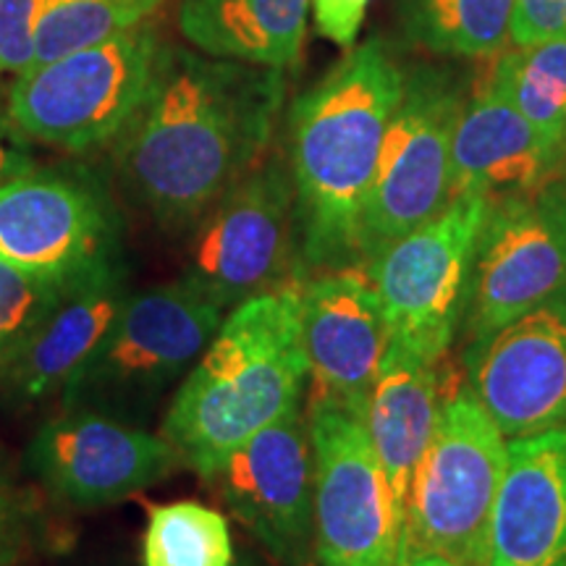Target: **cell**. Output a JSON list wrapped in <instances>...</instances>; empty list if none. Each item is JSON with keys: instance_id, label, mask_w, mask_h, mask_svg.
I'll return each instance as SVG.
<instances>
[{"instance_id": "obj_1", "label": "cell", "mask_w": 566, "mask_h": 566, "mask_svg": "<svg viewBox=\"0 0 566 566\" xmlns=\"http://www.w3.org/2000/svg\"><path fill=\"white\" fill-rule=\"evenodd\" d=\"M283 97V69L168 45L145 105L113 142L126 195L160 229H192L265 160Z\"/></svg>"}, {"instance_id": "obj_2", "label": "cell", "mask_w": 566, "mask_h": 566, "mask_svg": "<svg viewBox=\"0 0 566 566\" xmlns=\"http://www.w3.org/2000/svg\"><path fill=\"white\" fill-rule=\"evenodd\" d=\"M401 87V63L370 38L292 103L286 166L307 273L363 265L359 226Z\"/></svg>"}, {"instance_id": "obj_3", "label": "cell", "mask_w": 566, "mask_h": 566, "mask_svg": "<svg viewBox=\"0 0 566 566\" xmlns=\"http://www.w3.org/2000/svg\"><path fill=\"white\" fill-rule=\"evenodd\" d=\"M304 279L229 310L171 396L160 436L202 480L239 446L302 405L310 380L302 334Z\"/></svg>"}, {"instance_id": "obj_4", "label": "cell", "mask_w": 566, "mask_h": 566, "mask_svg": "<svg viewBox=\"0 0 566 566\" xmlns=\"http://www.w3.org/2000/svg\"><path fill=\"white\" fill-rule=\"evenodd\" d=\"M226 310L181 279L132 292L116 321L61 388V407L147 424L212 342Z\"/></svg>"}, {"instance_id": "obj_5", "label": "cell", "mask_w": 566, "mask_h": 566, "mask_svg": "<svg viewBox=\"0 0 566 566\" xmlns=\"http://www.w3.org/2000/svg\"><path fill=\"white\" fill-rule=\"evenodd\" d=\"M168 42L142 24L13 76L6 116L30 142L87 153L113 145L150 95Z\"/></svg>"}, {"instance_id": "obj_6", "label": "cell", "mask_w": 566, "mask_h": 566, "mask_svg": "<svg viewBox=\"0 0 566 566\" xmlns=\"http://www.w3.org/2000/svg\"><path fill=\"white\" fill-rule=\"evenodd\" d=\"M506 443L478 394L470 386L457 388L415 475L401 543L464 566H491Z\"/></svg>"}, {"instance_id": "obj_7", "label": "cell", "mask_w": 566, "mask_h": 566, "mask_svg": "<svg viewBox=\"0 0 566 566\" xmlns=\"http://www.w3.org/2000/svg\"><path fill=\"white\" fill-rule=\"evenodd\" d=\"M491 200L459 195L365 265L384 310L388 346L441 365L462 331L472 260Z\"/></svg>"}, {"instance_id": "obj_8", "label": "cell", "mask_w": 566, "mask_h": 566, "mask_svg": "<svg viewBox=\"0 0 566 566\" xmlns=\"http://www.w3.org/2000/svg\"><path fill=\"white\" fill-rule=\"evenodd\" d=\"M192 229L181 281L226 313L307 273L292 174L281 158L260 160Z\"/></svg>"}, {"instance_id": "obj_9", "label": "cell", "mask_w": 566, "mask_h": 566, "mask_svg": "<svg viewBox=\"0 0 566 566\" xmlns=\"http://www.w3.org/2000/svg\"><path fill=\"white\" fill-rule=\"evenodd\" d=\"M464 101L457 71L430 63L405 71L359 226L363 268L451 202V142Z\"/></svg>"}, {"instance_id": "obj_10", "label": "cell", "mask_w": 566, "mask_h": 566, "mask_svg": "<svg viewBox=\"0 0 566 566\" xmlns=\"http://www.w3.org/2000/svg\"><path fill=\"white\" fill-rule=\"evenodd\" d=\"M566 289V181L491 200L472 260L467 352Z\"/></svg>"}, {"instance_id": "obj_11", "label": "cell", "mask_w": 566, "mask_h": 566, "mask_svg": "<svg viewBox=\"0 0 566 566\" xmlns=\"http://www.w3.org/2000/svg\"><path fill=\"white\" fill-rule=\"evenodd\" d=\"M315 459V558L321 566H394L405 514L363 417L310 405Z\"/></svg>"}, {"instance_id": "obj_12", "label": "cell", "mask_w": 566, "mask_h": 566, "mask_svg": "<svg viewBox=\"0 0 566 566\" xmlns=\"http://www.w3.org/2000/svg\"><path fill=\"white\" fill-rule=\"evenodd\" d=\"M108 192L84 168H38L0 184V260L74 281L122 254Z\"/></svg>"}, {"instance_id": "obj_13", "label": "cell", "mask_w": 566, "mask_h": 566, "mask_svg": "<svg viewBox=\"0 0 566 566\" xmlns=\"http://www.w3.org/2000/svg\"><path fill=\"white\" fill-rule=\"evenodd\" d=\"M205 483L279 564L307 566L315 556V459L302 405L239 446Z\"/></svg>"}, {"instance_id": "obj_14", "label": "cell", "mask_w": 566, "mask_h": 566, "mask_svg": "<svg viewBox=\"0 0 566 566\" xmlns=\"http://www.w3.org/2000/svg\"><path fill=\"white\" fill-rule=\"evenodd\" d=\"M27 467L53 499L95 509L171 478L184 462L166 438L145 424L63 407L32 436Z\"/></svg>"}, {"instance_id": "obj_15", "label": "cell", "mask_w": 566, "mask_h": 566, "mask_svg": "<svg viewBox=\"0 0 566 566\" xmlns=\"http://www.w3.org/2000/svg\"><path fill=\"white\" fill-rule=\"evenodd\" d=\"M464 363L506 438L566 428V289L467 352Z\"/></svg>"}, {"instance_id": "obj_16", "label": "cell", "mask_w": 566, "mask_h": 566, "mask_svg": "<svg viewBox=\"0 0 566 566\" xmlns=\"http://www.w3.org/2000/svg\"><path fill=\"white\" fill-rule=\"evenodd\" d=\"M302 334L310 367V405L363 417L388 352V328L363 265L304 279Z\"/></svg>"}, {"instance_id": "obj_17", "label": "cell", "mask_w": 566, "mask_h": 566, "mask_svg": "<svg viewBox=\"0 0 566 566\" xmlns=\"http://www.w3.org/2000/svg\"><path fill=\"white\" fill-rule=\"evenodd\" d=\"M129 296L132 273L124 254L71 281L51 313L0 363V388L17 401L61 391L103 342Z\"/></svg>"}, {"instance_id": "obj_18", "label": "cell", "mask_w": 566, "mask_h": 566, "mask_svg": "<svg viewBox=\"0 0 566 566\" xmlns=\"http://www.w3.org/2000/svg\"><path fill=\"white\" fill-rule=\"evenodd\" d=\"M491 566H566V428L509 438Z\"/></svg>"}, {"instance_id": "obj_19", "label": "cell", "mask_w": 566, "mask_h": 566, "mask_svg": "<svg viewBox=\"0 0 566 566\" xmlns=\"http://www.w3.org/2000/svg\"><path fill=\"white\" fill-rule=\"evenodd\" d=\"M566 147L543 137L512 103L483 84L464 101L451 142V197L501 200L556 179Z\"/></svg>"}, {"instance_id": "obj_20", "label": "cell", "mask_w": 566, "mask_h": 566, "mask_svg": "<svg viewBox=\"0 0 566 566\" xmlns=\"http://www.w3.org/2000/svg\"><path fill=\"white\" fill-rule=\"evenodd\" d=\"M446 401L443 373L436 363L388 346L367 396L365 428L405 520L415 475L433 443Z\"/></svg>"}, {"instance_id": "obj_21", "label": "cell", "mask_w": 566, "mask_h": 566, "mask_svg": "<svg viewBox=\"0 0 566 566\" xmlns=\"http://www.w3.org/2000/svg\"><path fill=\"white\" fill-rule=\"evenodd\" d=\"M310 0H181L179 30L195 51L258 66L294 69Z\"/></svg>"}, {"instance_id": "obj_22", "label": "cell", "mask_w": 566, "mask_h": 566, "mask_svg": "<svg viewBox=\"0 0 566 566\" xmlns=\"http://www.w3.org/2000/svg\"><path fill=\"white\" fill-rule=\"evenodd\" d=\"M514 0H396L407 42L446 59L499 53L512 30Z\"/></svg>"}, {"instance_id": "obj_23", "label": "cell", "mask_w": 566, "mask_h": 566, "mask_svg": "<svg viewBox=\"0 0 566 566\" xmlns=\"http://www.w3.org/2000/svg\"><path fill=\"white\" fill-rule=\"evenodd\" d=\"M488 84L543 137L566 147V34L499 55Z\"/></svg>"}, {"instance_id": "obj_24", "label": "cell", "mask_w": 566, "mask_h": 566, "mask_svg": "<svg viewBox=\"0 0 566 566\" xmlns=\"http://www.w3.org/2000/svg\"><path fill=\"white\" fill-rule=\"evenodd\" d=\"M145 566H233L229 520L200 501L153 504L142 537Z\"/></svg>"}, {"instance_id": "obj_25", "label": "cell", "mask_w": 566, "mask_h": 566, "mask_svg": "<svg viewBox=\"0 0 566 566\" xmlns=\"http://www.w3.org/2000/svg\"><path fill=\"white\" fill-rule=\"evenodd\" d=\"M166 0H51L42 19L34 63L95 45L147 24Z\"/></svg>"}, {"instance_id": "obj_26", "label": "cell", "mask_w": 566, "mask_h": 566, "mask_svg": "<svg viewBox=\"0 0 566 566\" xmlns=\"http://www.w3.org/2000/svg\"><path fill=\"white\" fill-rule=\"evenodd\" d=\"M71 281L21 271L0 260V363L66 294Z\"/></svg>"}, {"instance_id": "obj_27", "label": "cell", "mask_w": 566, "mask_h": 566, "mask_svg": "<svg viewBox=\"0 0 566 566\" xmlns=\"http://www.w3.org/2000/svg\"><path fill=\"white\" fill-rule=\"evenodd\" d=\"M51 0H0V71L19 76L34 66L38 38Z\"/></svg>"}, {"instance_id": "obj_28", "label": "cell", "mask_w": 566, "mask_h": 566, "mask_svg": "<svg viewBox=\"0 0 566 566\" xmlns=\"http://www.w3.org/2000/svg\"><path fill=\"white\" fill-rule=\"evenodd\" d=\"M566 34V0H514L509 40L516 48Z\"/></svg>"}, {"instance_id": "obj_29", "label": "cell", "mask_w": 566, "mask_h": 566, "mask_svg": "<svg viewBox=\"0 0 566 566\" xmlns=\"http://www.w3.org/2000/svg\"><path fill=\"white\" fill-rule=\"evenodd\" d=\"M370 3L373 0H310V9L315 13L317 32L349 51L357 42L359 27H363Z\"/></svg>"}, {"instance_id": "obj_30", "label": "cell", "mask_w": 566, "mask_h": 566, "mask_svg": "<svg viewBox=\"0 0 566 566\" xmlns=\"http://www.w3.org/2000/svg\"><path fill=\"white\" fill-rule=\"evenodd\" d=\"M24 506L19 493L0 478V566H11L24 543Z\"/></svg>"}, {"instance_id": "obj_31", "label": "cell", "mask_w": 566, "mask_h": 566, "mask_svg": "<svg viewBox=\"0 0 566 566\" xmlns=\"http://www.w3.org/2000/svg\"><path fill=\"white\" fill-rule=\"evenodd\" d=\"M32 166H38L32 155V142L11 124L6 108H0V184L30 171Z\"/></svg>"}, {"instance_id": "obj_32", "label": "cell", "mask_w": 566, "mask_h": 566, "mask_svg": "<svg viewBox=\"0 0 566 566\" xmlns=\"http://www.w3.org/2000/svg\"><path fill=\"white\" fill-rule=\"evenodd\" d=\"M394 566H464L454 562V558H446L441 554H430V551H420L412 546H405L401 543L399 558H396Z\"/></svg>"}, {"instance_id": "obj_33", "label": "cell", "mask_w": 566, "mask_h": 566, "mask_svg": "<svg viewBox=\"0 0 566 566\" xmlns=\"http://www.w3.org/2000/svg\"><path fill=\"white\" fill-rule=\"evenodd\" d=\"M6 95H9V84H6V74L0 71V108H6Z\"/></svg>"}, {"instance_id": "obj_34", "label": "cell", "mask_w": 566, "mask_h": 566, "mask_svg": "<svg viewBox=\"0 0 566 566\" xmlns=\"http://www.w3.org/2000/svg\"><path fill=\"white\" fill-rule=\"evenodd\" d=\"M233 566H260V564L252 562V558H242V562H237Z\"/></svg>"}]
</instances>
